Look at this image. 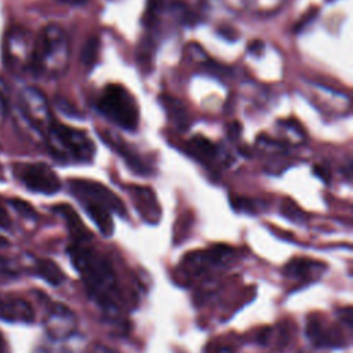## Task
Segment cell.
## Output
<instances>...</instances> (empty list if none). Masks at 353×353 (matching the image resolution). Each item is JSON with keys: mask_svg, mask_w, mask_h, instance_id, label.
<instances>
[{"mask_svg": "<svg viewBox=\"0 0 353 353\" xmlns=\"http://www.w3.org/2000/svg\"><path fill=\"white\" fill-rule=\"evenodd\" d=\"M263 47H265V46H263V43H262L261 40H254L252 43H250L248 51H250L251 54H254V55H261Z\"/></svg>", "mask_w": 353, "mask_h": 353, "instance_id": "23", "label": "cell"}, {"mask_svg": "<svg viewBox=\"0 0 353 353\" xmlns=\"http://www.w3.org/2000/svg\"><path fill=\"white\" fill-rule=\"evenodd\" d=\"M4 245H7V240L3 236H0V247H4Z\"/></svg>", "mask_w": 353, "mask_h": 353, "instance_id": "29", "label": "cell"}, {"mask_svg": "<svg viewBox=\"0 0 353 353\" xmlns=\"http://www.w3.org/2000/svg\"><path fill=\"white\" fill-rule=\"evenodd\" d=\"M69 190L80 204H97L109 210L112 214L127 216V208L121 199L101 182L90 179H70Z\"/></svg>", "mask_w": 353, "mask_h": 353, "instance_id": "5", "label": "cell"}, {"mask_svg": "<svg viewBox=\"0 0 353 353\" xmlns=\"http://www.w3.org/2000/svg\"><path fill=\"white\" fill-rule=\"evenodd\" d=\"M69 46L68 37L61 26L47 25L39 34L30 66L39 74L58 76L68 66Z\"/></svg>", "mask_w": 353, "mask_h": 353, "instance_id": "2", "label": "cell"}, {"mask_svg": "<svg viewBox=\"0 0 353 353\" xmlns=\"http://www.w3.org/2000/svg\"><path fill=\"white\" fill-rule=\"evenodd\" d=\"M34 272L51 285H59L65 280L63 272L51 259H39L34 265Z\"/></svg>", "mask_w": 353, "mask_h": 353, "instance_id": "13", "label": "cell"}, {"mask_svg": "<svg viewBox=\"0 0 353 353\" xmlns=\"http://www.w3.org/2000/svg\"><path fill=\"white\" fill-rule=\"evenodd\" d=\"M240 132H241L240 124H239V123H233V124L230 125V137H232V138H236V137L240 135Z\"/></svg>", "mask_w": 353, "mask_h": 353, "instance_id": "26", "label": "cell"}, {"mask_svg": "<svg viewBox=\"0 0 353 353\" xmlns=\"http://www.w3.org/2000/svg\"><path fill=\"white\" fill-rule=\"evenodd\" d=\"M164 108L168 110V114L175 120L178 125H185L188 121V114L182 103L174 98L164 97Z\"/></svg>", "mask_w": 353, "mask_h": 353, "instance_id": "16", "label": "cell"}, {"mask_svg": "<svg viewBox=\"0 0 353 353\" xmlns=\"http://www.w3.org/2000/svg\"><path fill=\"white\" fill-rule=\"evenodd\" d=\"M63 3H68V4H73V6H80V4H84L87 3L88 0H61Z\"/></svg>", "mask_w": 353, "mask_h": 353, "instance_id": "27", "label": "cell"}, {"mask_svg": "<svg viewBox=\"0 0 353 353\" xmlns=\"http://www.w3.org/2000/svg\"><path fill=\"white\" fill-rule=\"evenodd\" d=\"M313 171H314V174H316L319 178H321L324 182H327V181H328V176H327V174H325V170H324L323 167H319V165H316V167L313 168Z\"/></svg>", "mask_w": 353, "mask_h": 353, "instance_id": "25", "label": "cell"}, {"mask_svg": "<svg viewBox=\"0 0 353 353\" xmlns=\"http://www.w3.org/2000/svg\"><path fill=\"white\" fill-rule=\"evenodd\" d=\"M283 214H284L285 216L294 219V221H299V219H301V215H303V214L301 212V210H299L294 203H290V201H288V204H287V203L283 204Z\"/></svg>", "mask_w": 353, "mask_h": 353, "instance_id": "19", "label": "cell"}, {"mask_svg": "<svg viewBox=\"0 0 353 353\" xmlns=\"http://www.w3.org/2000/svg\"><path fill=\"white\" fill-rule=\"evenodd\" d=\"M72 265L80 273L88 296L105 316L114 319L120 314L116 274L108 259L87 243H72L68 248Z\"/></svg>", "mask_w": 353, "mask_h": 353, "instance_id": "1", "label": "cell"}, {"mask_svg": "<svg viewBox=\"0 0 353 353\" xmlns=\"http://www.w3.org/2000/svg\"><path fill=\"white\" fill-rule=\"evenodd\" d=\"M188 148H189V152L200 160L212 159L218 152V148L215 146V143H212L210 139H207L204 137H200V135L193 137L189 141Z\"/></svg>", "mask_w": 353, "mask_h": 353, "instance_id": "14", "label": "cell"}, {"mask_svg": "<svg viewBox=\"0 0 353 353\" xmlns=\"http://www.w3.org/2000/svg\"><path fill=\"white\" fill-rule=\"evenodd\" d=\"M4 349H6V343H4V339H3V336L0 334V353H3Z\"/></svg>", "mask_w": 353, "mask_h": 353, "instance_id": "28", "label": "cell"}, {"mask_svg": "<svg viewBox=\"0 0 353 353\" xmlns=\"http://www.w3.org/2000/svg\"><path fill=\"white\" fill-rule=\"evenodd\" d=\"M98 47H99V44H98V40H97L95 37H90V39L85 41V44H84V47H83V50H81V62H83L85 66L91 68V66L97 62Z\"/></svg>", "mask_w": 353, "mask_h": 353, "instance_id": "17", "label": "cell"}, {"mask_svg": "<svg viewBox=\"0 0 353 353\" xmlns=\"http://www.w3.org/2000/svg\"><path fill=\"white\" fill-rule=\"evenodd\" d=\"M22 108L29 121L36 125L41 132H46L52 117L48 112L46 99L41 92L34 88H26L22 92Z\"/></svg>", "mask_w": 353, "mask_h": 353, "instance_id": "7", "label": "cell"}, {"mask_svg": "<svg viewBox=\"0 0 353 353\" xmlns=\"http://www.w3.org/2000/svg\"><path fill=\"white\" fill-rule=\"evenodd\" d=\"M54 211L59 214L70 232V236L73 239V243H87L91 239L90 230L84 226L83 221L77 215V212L68 204H58L54 207Z\"/></svg>", "mask_w": 353, "mask_h": 353, "instance_id": "11", "label": "cell"}, {"mask_svg": "<svg viewBox=\"0 0 353 353\" xmlns=\"http://www.w3.org/2000/svg\"><path fill=\"white\" fill-rule=\"evenodd\" d=\"M91 353H116L113 349L103 346V345H95L91 350Z\"/></svg>", "mask_w": 353, "mask_h": 353, "instance_id": "24", "label": "cell"}, {"mask_svg": "<svg viewBox=\"0 0 353 353\" xmlns=\"http://www.w3.org/2000/svg\"><path fill=\"white\" fill-rule=\"evenodd\" d=\"M317 11H319V10H317L316 7H314V8H310V10L307 11V14H305V15H303V18H302V19H301V21H299L296 25H295V32L301 30V29H302V28H303V26H305L307 22H310V21H312V19L316 17Z\"/></svg>", "mask_w": 353, "mask_h": 353, "instance_id": "20", "label": "cell"}, {"mask_svg": "<svg viewBox=\"0 0 353 353\" xmlns=\"http://www.w3.org/2000/svg\"><path fill=\"white\" fill-rule=\"evenodd\" d=\"M320 269V265L307 259H296L287 265L285 270L292 277H305L309 279L310 276L316 274V270Z\"/></svg>", "mask_w": 353, "mask_h": 353, "instance_id": "15", "label": "cell"}, {"mask_svg": "<svg viewBox=\"0 0 353 353\" xmlns=\"http://www.w3.org/2000/svg\"><path fill=\"white\" fill-rule=\"evenodd\" d=\"M131 199L134 200L135 208L149 223H156L160 219V205L156 200V196L152 189L146 186H131Z\"/></svg>", "mask_w": 353, "mask_h": 353, "instance_id": "9", "label": "cell"}, {"mask_svg": "<svg viewBox=\"0 0 353 353\" xmlns=\"http://www.w3.org/2000/svg\"><path fill=\"white\" fill-rule=\"evenodd\" d=\"M15 269L11 262L3 256H0V274H14Z\"/></svg>", "mask_w": 353, "mask_h": 353, "instance_id": "21", "label": "cell"}, {"mask_svg": "<svg viewBox=\"0 0 353 353\" xmlns=\"http://www.w3.org/2000/svg\"><path fill=\"white\" fill-rule=\"evenodd\" d=\"M102 139H103L109 146H112L116 152H119V153L124 157V160L127 161V164H128L135 172L148 174V168H146V165L142 163V160H141L134 152L128 150L130 148H128L123 141H120L117 135L108 132V134H103V135H102Z\"/></svg>", "mask_w": 353, "mask_h": 353, "instance_id": "12", "label": "cell"}, {"mask_svg": "<svg viewBox=\"0 0 353 353\" xmlns=\"http://www.w3.org/2000/svg\"><path fill=\"white\" fill-rule=\"evenodd\" d=\"M11 205L18 210L23 216H28V218H34L36 216V212L29 205V203L26 201H22V200H18V199H12L11 201Z\"/></svg>", "mask_w": 353, "mask_h": 353, "instance_id": "18", "label": "cell"}, {"mask_svg": "<svg viewBox=\"0 0 353 353\" xmlns=\"http://www.w3.org/2000/svg\"><path fill=\"white\" fill-rule=\"evenodd\" d=\"M98 110L117 127L135 131L139 123V109L135 98L121 84H108L98 101Z\"/></svg>", "mask_w": 353, "mask_h": 353, "instance_id": "4", "label": "cell"}, {"mask_svg": "<svg viewBox=\"0 0 353 353\" xmlns=\"http://www.w3.org/2000/svg\"><path fill=\"white\" fill-rule=\"evenodd\" d=\"M46 330L52 339L69 338L76 330V317L69 307L55 303L46 319Z\"/></svg>", "mask_w": 353, "mask_h": 353, "instance_id": "8", "label": "cell"}, {"mask_svg": "<svg viewBox=\"0 0 353 353\" xmlns=\"http://www.w3.org/2000/svg\"><path fill=\"white\" fill-rule=\"evenodd\" d=\"M44 134L52 156L61 161L90 163L95 154L94 142L81 130L52 119Z\"/></svg>", "mask_w": 353, "mask_h": 353, "instance_id": "3", "label": "cell"}, {"mask_svg": "<svg viewBox=\"0 0 353 353\" xmlns=\"http://www.w3.org/2000/svg\"><path fill=\"white\" fill-rule=\"evenodd\" d=\"M0 320L8 323H32L34 320V310L25 299L0 295Z\"/></svg>", "mask_w": 353, "mask_h": 353, "instance_id": "10", "label": "cell"}, {"mask_svg": "<svg viewBox=\"0 0 353 353\" xmlns=\"http://www.w3.org/2000/svg\"><path fill=\"white\" fill-rule=\"evenodd\" d=\"M328 1H330V0H328Z\"/></svg>", "mask_w": 353, "mask_h": 353, "instance_id": "30", "label": "cell"}, {"mask_svg": "<svg viewBox=\"0 0 353 353\" xmlns=\"http://www.w3.org/2000/svg\"><path fill=\"white\" fill-rule=\"evenodd\" d=\"M0 228L1 229H10L11 228V219L6 208L0 204Z\"/></svg>", "mask_w": 353, "mask_h": 353, "instance_id": "22", "label": "cell"}, {"mask_svg": "<svg viewBox=\"0 0 353 353\" xmlns=\"http://www.w3.org/2000/svg\"><path fill=\"white\" fill-rule=\"evenodd\" d=\"M19 181L32 192L54 194L61 189V181L54 170L44 163L22 165L17 172Z\"/></svg>", "mask_w": 353, "mask_h": 353, "instance_id": "6", "label": "cell"}]
</instances>
